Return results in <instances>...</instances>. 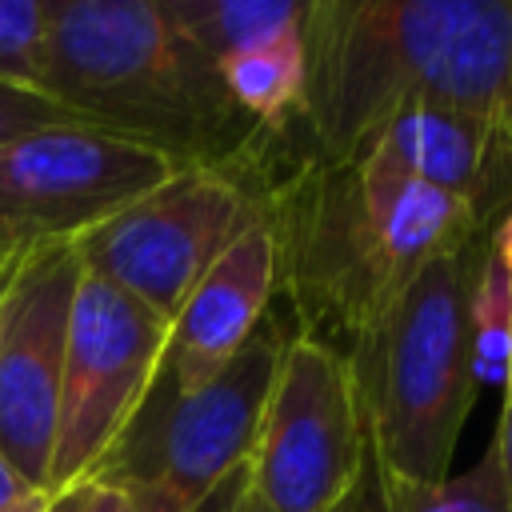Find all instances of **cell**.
Instances as JSON below:
<instances>
[{"label": "cell", "instance_id": "ffe728a7", "mask_svg": "<svg viewBox=\"0 0 512 512\" xmlns=\"http://www.w3.org/2000/svg\"><path fill=\"white\" fill-rule=\"evenodd\" d=\"M492 448H496V456H500L504 488H508V500H512V356H508V376H504V412H500Z\"/></svg>", "mask_w": 512, "mask_h": 512}, {"label": "cell", "instance_id": "cb8c5ba5", "mask_svg": "<svg viewBox=\"0 0 512 512\" xmlns=\"http://www.w3.org/2000/svg\"><path fill=\"white\" fill-rule=\"evenodd\" d=\"M44 504H48V496H32V500H24V504H16L8 512H44Z\"/></svg>", "mask_w": 512, "mask_h": 512}, {"label": "cell", "instance_id": "2e32d148", "mask_svg": "<svg viewBox=\"0 0 512 512\" xmlns=\"http://www.w3.org/2000/svg\"><path fill=\"white\" fill-rule=\"evenodd\" d=\"M512 356V212L484 236L472 288V364L476 384H500Z\"/></svg>", "mask_w": 512, "mask_h": 512}, {"label": "cell", "instance_id": "9a60e30c", "mask_svg": "<svg viewBox=\"0 0 512 512\" xmlns=\"http://www.w3.org/2000/svg\"><path fill=\"white\" fill-rule=\"evenodd\" d=\"M344 512H512V500L504 488L500 456L488 444L472 468H464L460 476H448L444 484L380 480L368 464V476Z\"/></svg>", "mask_w": 512, "mask_h": 512}, {"label": "cell", "instance_id": "30bf717a", "mask_svg": "<svg viewBox=\"0 0 512 512\" xmlns=\"http://www.w3.org/2000/svg\"><path fill=\"white\" fill-rule=\"evenodd\" d=\"M76 284L72 244L16 256L0 284V456L40 496L48 492Z\"/></svg>", "mask_w": 512, "mask_h": 512}, {"label": "cell", "instance_id": "7a4b0ae2", "mask_svg": "<svg viewBox=\"0 0 512 512\" xmlns=\"http://www.w3.org/2000/svg\"><path fill=\"white\" fill-rule=\"evenodd\" d=\"M260 192L276 240V292L292 300L300 332L328 344H352L432 260L488 232L460 200L380 152L348 164L304 152Z\"/></svg>", "mask_w": 512, "mask_h": 512}, {"label": "cell", "instance_id": "3957f363", "mask_svg": "<svg viewBox=\"0 0 512 512\" xmlns=\"http://www.w3.org/2000/svg\"><path fill=\"white\" fill-rule=\"evenodd\" d=\"M48 8V96L180 168H256L272 136L236 108L220 68L176 32L160 0H48Z\"/></svg>", "mask_w": 512, "mask_h": 512}, {"label": "cell", "instance_id": "52a82bcc", "mask_svg": "<svg viewBox=\"0 0 512 512\" xmlns=\"http://www.w3.org/2000/svg\"><path fill=\"white\" fill-rule=\"evenodd\" d=\"M368 476V440L344 348L292 332L248 456V492L272 512H344Z\"/></svg>", "mask_w": 512, "mask_h": 512}, {"label": "cell", "instance_id": "d6986e66", "mask_svg": "<svg viewBox=\"0 0 512 512\" xmlns=\"http://www.w3.org/2000/svg\"><path fill=\"white\" fill-rule=\"evenodd\" d=\"M44 512H128V504L112 484L80 480V484H68L60 492H52Z\"/></svg>", "mask_w": 512, "mask_h": 512}, {"label": "cell", "instance_id": "d4e9b609", "mask_svg": "<svg viewBox=\"0 0 512 512\" xmlns=\"http://www.w3.org/2000/svg\"><path fill=\"white\" fill-rule=\"evenodd\" d=\"M8 264H12V260H8ZM8 264H4V260H0V280H4V272H8Z\"/></svg>", "mask_w": 512, "mask_h": 512}, {"label": "cell", "instance_id": "8992f818", "mask_svg": "<svg viewBox=\"0 0 512 512\" xmlns=\"http://www.w3.org/2000/svg\"><path fill=\"white\" fill-rule=\"evenodd\" d=\"M256 224H264V192L252 172L176 168L72 248L88 276L172 324L200 276Z\"/></svg>", "mask_w": 512, "mask_h": 512}, {"label": "cell", "instance_id": "8fae6325", "mask_svg": "<svg viewBox=\"0 0 512 512\" xmlns=\"http://www.w3.org/2000/svg\"><path fill=\"white\" fill-rule=\"evenodd\" d=\"M276 296V240L268 224L248 228L184 296L168 324L160 380L176 392H196L220 376L248 336L264 324Z\"/></svg>", "mask_w": 512, "mask_h": 512}, {"label": "cell", "instance_id": "603a6c76", "mask_svg": "<svg viewBox=\"0 0 512 512\" xmlns=\"http://www.w3.org/2000/svg\"><path fill=\"white\" fill-rule=\"evenodd\" d=\"M232 512H272V508H268V504H264L260 496H252V492H244V496H240V504H236Z\"/></svg>", "mask_w": 512, "mask_h": 512}, {"label": "cell", "instance_id": "4fadbf2b", "mask_svg": "<svg viewBox=\"0 0 512 512\" xmlns=\"http://www.w3.org/2000/svg\"><path fill=\"white\" fill-rule=\"evenodd\" d=\"M176 32L216 68L248 48L292 36L304 24L300 0H160Z\"/></svg>", "mask_w": 512, "mask_h": 512}, {"label": "cell", "instance_id": "44dd1931", "mask_svg": "<svg viewBox=\"0 0 512 512\" xmlns=\"http://www.w3.org/2000/svg\"><path fill=\"white\" fill-rule=\"evenodd\" d=\"M244 492H248V464H244V468H236L228 480H220L196 512H232V508L240 504V496H244Z\"/></svg>", "mask_w": 512, "mask_h": 512}, {"label": "cell", "instance_id": "5b68a950", "mask_svg": "<svg viewBox=\"0 0 512 512\" xmlns=\"http://www.w3.org/2000/svg\"><path fill=\"white\" fill-rule=\"evenodd\" d=\"M288 332L264 316L232 364L196 392L156 376L140 412L88 480L112 484L128 512H196L248 464Z\"/></svg>", "mask_w": 512, "mask_h": 512}, {"label": "cell", "instance_id": "7c38bea8", "mask_svg": "<svg viewBox=\"0 0 512 512\" xmlns=\"http://www.w3.org/2000/svg\"><path fill=\"white\" fill-rule=\"evenodd\" d=\"M368 152L460 200L484 228L512 212V132L452 108H408L392 116Z\"/></svg>", "mask_w": 512, "mask_h": 512}, {"label": "cell", "instance_id": "5bb4252c", "mask_svg": "<svg viewBox=\"0 0 512 512\" xmlns=\"http://www.w3.org/2000/svg\"><path fill=\"white\" fill-rule=\"evenodd\" d=\"M220 76H224V88L236 100V108L264 136L276 140L300 124V100H304V40H300V32L268 40L260 48H248V52L224 60Z\"/></svg>", "mask_w": 512, "mask_h": 512}, {"label": "cell", "instance_id": "ac0fdd59", "mask_svg": "<svg viewBox=\"0 0 512 512\" xmlns=\"http://www.w3.org/2000/svg\"><path fill=\"white\" fill-rule=\"evenodd\" d=\"M44 128H92V124L40 88L0 80V144H12L20 136L44 132Z\"/></svg>", "mask_w": 512, "mask_h": 512}, {"label": "cell", "instance_id": "6da1fadb", "mask_svg": "<svg viewBox=\"0 0 512 512\" xmlns=\"http://www.w3.org/2000/svg\"><path fill=\"white\" fill-rule=\"evenodd\" d=\"M308 152L348 164L408 108H452L512 132V0H308Z\"/></svg>", "mask_w": 512, "mask_h": 512}, {"label": "cell", "instance_id": "ba28073f", "mask_svg": "<svg viewBox=\"0 0 512 512\" xmlns=\"http://www.w3.org/2000/svg\"><path fill=\"white\" fill-rule=\"evenodd\" d=\"M164 348V316L80 268L44 496L80 484L100 468L156 384Z\"/></svg>", "mask_w": 512, "mask_h": 512}, {"label": "cell", "instance_id": "277c9868", "mask_svg": "<svg viewBox=\"0 0 512 512\" xmlns=\"http://www.w3.org/2000/svg\"><path fill=\"white\" fill-rule=\"evenodd\" d=\"M484 236L432 260L344 348L368 464L380 480L444 484L452 476L456 440L480 388L472 364V288Z\"/></svg>", "mask_w": 512, "mask_h": 512}, {"label": "cell", "instance_id": "7402d4cb", "mask_svg": "<svg viewBox=\"0 0 512 512\" xmlns=\"http://www.w3.org/2000/svg\"><path fill=\"white\" fill-rule=\"evenodd\" d=\"M32 496H40L4 456H0V512H8V508H16V504H24V500H32Z\"/></svg>", "mask_w": 512, "mask_h": 512}, {"label": "cell", "instance_id": "9c48e42d", "mask_svg": "<svg viewBox=\"0 0 512 512\" xmlns=\"http://www.w3.org/2000/svg\"><path fill=\"white\" fill-rule=\"evenodd\" d=\"M180 164L96 128H44L0 144V260L76 244Z\"/></svg>", "mask_w": 512, "mask_h": 512}, {"label": "cell", "instance_id": "484cf974", "mask_svg": "<svg viewBox=\"0 0 512 512\" xmlns=\"http://www.w3.org/2000/svg\"><path fill=\"white\" fill-rule=\"evenodd\" d=\"M0 284H4V280H0Z\"/></svg>", "mask_w": 512, "mask_h": 512}, {"label": "cell", "instance_id": "e0dca14e", "mask_svg": "<svg viewBox=\"0 0 512 512\" xmlns=\"http://www.w3.org/2000/svg\"><path fill=\"white\" fill-rule=\"evenodd\" d=\"M48 20V0H0V80L44 92Z\"/></svg>", "mask_w": 512, "mask_h": 512}]
</instances>
